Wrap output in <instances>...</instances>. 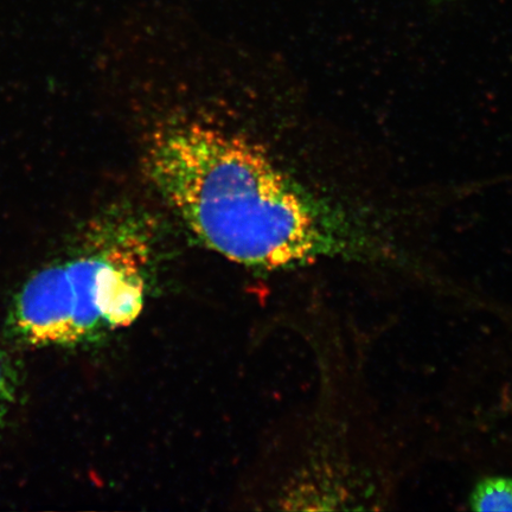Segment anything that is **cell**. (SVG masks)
I'll return each mask as SVG.
<instances>
[{
	"label": "cell",
	"mask_w": 512,
	"mask_h": 512,
	"mask_svg": "<svg viewBox=\"0 0 512 512\" xmlns=\"http://www.w3.org/2000/svg\"><path fill=\"white\" fill-rule=\"evenodd\" d=\"M147 169L204 245L230 261L278 270L375 236L363 210L325 200L284 174L258 145L203 124L162 128Z\"/></svg>",
	"instance_id": "6da1fadb"
},
{
	"label": "cell",
	"mask_w": 512,
	"mask_h": 512,
	"mask_svg": "<svg viewBox=\"0 0 512 512\" xmlns=\"http://www.w3.org/2000/svg\"><path fill=\"white\" fill-rule=\"evenodd\" d=\"M146 238L124 217L94 252L32 275L12 300L10 337L24 347H68L132 324L144 305Z\"/></svg>",
	"instance_id": "7a4b0ae2"
},
{
	"label": "cell",
	"mask_w": 512,
	"mask_h": 512,
	"mask_svg": "<svg viewBox=\"0 0 512 512\" xmlns=\"http://www.w3.org/2000/svg\"><path fill=\"white\" fill-rule=\"evenodd\" d=\"M475 511H512V477H488L480 480L470 496Z\"/></svg>",
	"instance_id": "3957f363"
},
{
	"label": "cell",
	"mask_w": 512,
	"mask_h": 512,
	"mask_svg": "<svg viewBox=\"0 0 512 512\" xmlns=\"http://www.w3.org/2000/svg\"><path fill=\"white\" fill-rule=\"evenodd\" d=\"M21 371L8 351L0 348V427L14 412L21 392Z\"/></svg>",
	"instance_id": "277c9868"
}]
</instances>
